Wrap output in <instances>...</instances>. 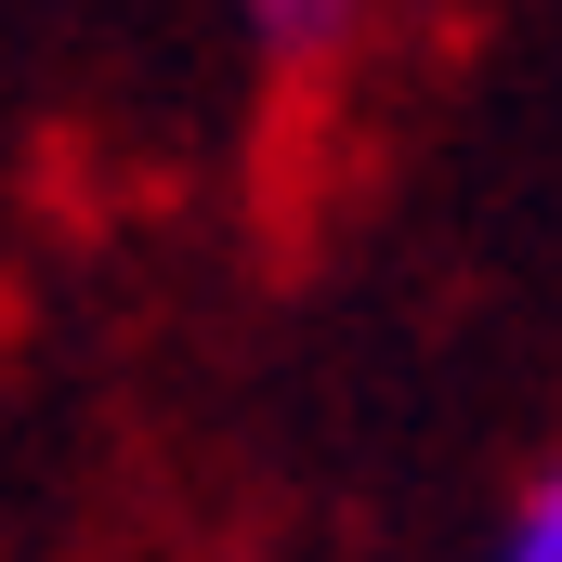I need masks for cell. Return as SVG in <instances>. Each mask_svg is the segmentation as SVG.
Instances as JSON below:
<instances>
[{
	"instance_id": "1",
	"label": "cell",
	"mask_w": 562,
	"mask_h": 562,
	"mask_svg": "<svg viewBox=\"0 0 562 562\" xmlns=\"http://www.w3.org/2000/svg\"><path fill=\"white\" fill-rule=\"evenodd\" d=\"M236 26H249L262 66H314V53L353 26V0H236Z\"/></svg>"
},
{
	"instance_id": "2",
	"label": "cell",
	"mask_w": 562,
	"mask_h": 562,
	"mask_svg": "<svg viewBox=\"0 0 562 562\" xmlns=\"http://www.w3.org/2000/svg\"><path fill=\"white\" fill-rule=\"evenodd\" d=\"M484 562H562V458L497 510V537H484Z\"/></svg>"
}]
</instances>
